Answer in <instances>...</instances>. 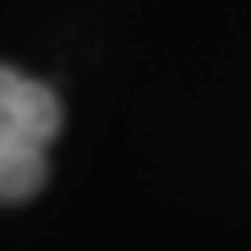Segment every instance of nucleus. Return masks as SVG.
<instances>
[{
  "mask_svg": "<svg viewBox=\"0 0 251 251\" xmlns=\"http://www.w3.org/2000/svg\"><path fill=\"white\" fill-rule=\"evenodd\" d=\"M63 109L46 84L0 67V201H29L46 184V147L59 138Z\"/></svg>",
  "mask_w": 251,
  "mask_h": 251,
  "instance_id": "nucleus-1",
  "label": "nucleus"
}]
</instances>
